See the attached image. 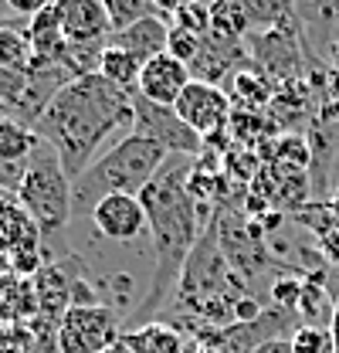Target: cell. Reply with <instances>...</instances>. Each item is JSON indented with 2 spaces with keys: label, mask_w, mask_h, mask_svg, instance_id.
I'll return each mask as SVG.
<instances>
[{
  "label": "cell",
  "mask_w": 339,
  "mask_h": 353,
  "mask_svg": "<svg viewBox=\"0 0 339 353\" xmlns=\"http://www.w3.org/2000/svg\"><path fill=\"white\" fill-rule=\"evenodd\" d=\"M123 130L132 132V95L102 75H82L48 105L34 136L54 150L61 170L75 183L102 157L99 146Z\"/></svg>",
  "instance_id": "2"
},
{
  "label": "cell",
  "mask_w": 339,
  "mask_h": 353,
  "mask_svg": "<svg viewBox=\"0 0 339 353\" xmlns=\"http://www.w3.org/2000/svg\"><path fill=\"white\" fill-rule=\"evenodd\" d=\"M119 343L129 353H183V347H187L183 333L167 319H153L139 330H129V333H123Z\"/></svg>",
  "instance_id": "13"
},
{
  "label": "cell",
  "mask_w": 339,
  "mask_h": 353,
  "mask_svg": "<svg viewBox=\"0 0 339 353\" xmlns=\"http://www.w3.org/2000/svg\"><path fill=\"white\" fill-rule=\"evenodd\" d=\"M292 340V353H336L333 333L329 330H316V326H298Z\"/></svg>",
  "instance_id": "19"
},
{
  "label": "cell",
  "mask_w": 339,
  "mask_h": 353,
  "mask_svg": "<svg viewBox=\"0 0 339 353\" xmlns=\"http://www.w3.org/2000/svg\"><path fill=\"white\" fill-rule=\"evenodd\" d=\"M227 82H231V102H241V105H248V109H258V105L268 99V88L258 85L251 75H245V72H234Z\"/></svg>",
  "instance_id": "20"
},
{
  "label": "cell",
  "mask_w": 339,
  "mask_h": 353,
  "mask_svg": "<svg viewBox=\"0 0 339 353\" xmlns=\"http://www.w3.org/2000/svg\"><path fill=\"white\" fill-rule=\"evenodd\" d=\"M333 343H336V353H339V299H336V316H333Z\"/></svg>",
  "instance_id": "24"
},
{
  "label": "cell",
  "mask_w": 339,
  "mask_h": 353,
  "mask_svg": "<svg viewBox=\"0 0 339 353\" xmlns=\"http://www.w3.org/2000/svg\"><path fill=\"white\" fill-rule=\"evenodd\" d=\"M58 14L68 44H105L112 38V24L102 0H61Z\"/></svg>",
  "instance_id": "11"
},
{
  "label": "cell",
  "mask_w": 339,
  "mask_h": 353,
  "mask_svg": "<svg viewBox=\"0 0 339 353\" xmlns=\"http://www.w3.org/2000/svg\"><path fill=\"white\" fill-rule=\"evenodd\" d=\"M105 3V14H109V24H112V34L129 31L132 24L160 14V3L153 0H102Z\"/></svg>",
  "instance_id": "16"
},
{
  "label": "cell",
  "mask_w": 339,
  "mask_h": 353,
  "mask_svg": "<svg viewBox=\"0 0 339 353\" xmlns=\"http://www.w3.org/2000/svg\"><path fill=\"white\" fill-rule=\"evenodd\" d=\"M85 224L92 228L99 245H112V248H136L143 238H150L146 208L139 197H129V194H112L99 201Z\"/></svg>",
  "instance_id": "7"
},
{
  "label": "cell",
  "mask_w": 339,
  "mask_h": 353,
  "mask_svg": "<svg viewBox=\"0 0 339 353\" xmlns=\"http://www.w3.org/2000/svg\"><path fill=\"white\" fill-rule=\"evenodd\" d=\"M201 41H204V38H197V34H190V31L176 28V24H170V44H167V54H173L176 61H183V65L190 68V65H194V58L201 54Z\"/></svg>",
  "instance_id": "21"
},
{
  "label": "cell",
  "mask_w": 339,
  "mask_h": 353,
  "mask_svg": "<svg viewBox=\"0 0 339 353\" xmlns=\"http://www.w3.org/2000/svg\"><path fill=\"white\" fill-rule=\"evenodd\" d=\"M123 319L109 306H72L58 323L61 353H105L123 340Z\"/></svg>",
  "instance_id": "6"
},
{
  "label": "cell",
  "mask_w": 339,
  "mask_h": 353,
  "mask_svg": "<svg viewBox=\"0 0 339 353\" xmlns=\"http://www.w3.org/2000/svg\"><path fill=\"white\" fill-rule=\"evenodd\" d=\"M31 41H28V24H0V68H28L31 65Z\"/></svg>",
  "instance_id": "17"
},
{
  "label": "cell",
  "mask_w": 339,
  "mask_h": 353,
  "mask_svg": "<svg viewBox=\"0 0 339 353\" xmlns=\"http://www.w3.org/2000/svg\"><path fill=\"white\" fill-rule=\"evenodd\" d=\"M17 204L34 221L41 245L48 252H58L68 241V231L75 224L72 180L61 170V163L48 143H38V150L24 163V174L17 183Z\"/></svg>",
  "instance_id": "4"
},
{
  "label": "cell",
  "mask_w": 339,
  "mask_h": 353,
  "mask_svg": "<svg viewBox=\"0 0 339 353\" xmlns=\"http://www.w3.org/2000/svg\"><path fill=\"white\" fill-rule=\"evenodd\" d=\"M132 132L163 146L167 153L176 157H190V160H201L204 157V136L190 130L173 105H156V102H146L143 95H132Z\"/></svg>",
  "instance_id": "5"
},
{
  "label": "cell",
  "mask_w": 339,
  "mask_h": 353,
  "mask_svg": "<svg viewBox=\"0 0 339 353\" xmlns=\"http://www.w3.org/2000/svg\"><path fill=\"white\" fill-rule=\"evenodd\" d=\"M217 224V241H220V252L227 265L234 268V275L241 282H248L254 275H261L265 265H271V255L268 248L261 245V231L258 224H248L245 214L238 211H220V218L214 221Z\"/></svg>",
  "instance_id": "8"
},
{
  "label": "cell",
  "mask_w": 339,
  "mask_h": 353,
  "mask_svg": "<svg viewBox=\"0 0 339 353\" xmlns=\"http://www.w3.org/2000/svg\"><path fill=\"white\" fill-rule=\"evenodd\" d=\"M38 136L34 130L14 123V119H0V163L7 167H24L31 160V153L38 150Z\"/></svg>",
  "instance_id": "15"
},
{
  "label": "cell",
  "mask_w": 339,
  "mask_h": 353,
  "mask_svg": "<svg viewBox=\"0 0 339 353\" xmlns=\"http://www.w3.org/2000/svg\"><path fill=\"white\" fill-rule=\"evenodd\" d=\"M139 72H143V61L132 58L129 51L112 48V44L102 51L99 75H102L109 85H116V88H123V92H129V95H136V88H139Z\"/></svg>",
  "instance_id": "14"
},
{
  "label": "cell",
  "mask_w": 339,
  "mask_h": 353,
  "mask_svg": "<svg viewBox=\"0 0 339 353\" xmlns=\"http://www.w3.org/2000/svg\"><path fill=\"white\" fill-rule=\"evenodd\" d=\"M190 157H176L170 153V160L163 163V170L153 176V183L139 194L143 208H146V221H150V255H153V272L143 292V303L132 312V319L126 323V330H139L146 323H153L160 312H167L183 265L190 259V252L197 248L201 234L211 228L214 221H204L197 201L190 197V174H194Z\"/></svg>",
  "instance_id": "1"
},
{
  "label": "cell",
  "mask_w": 339,
  "mask_h": 353,
  "mask_svg": "<svg viewBox=\"0 0 339 353\" xmlns=\"http://www.w3.org/2000/svg\"><path fill=\"white\" fill-rule=\"evenodd\" d=\"M173 24L190 31V34H197V38H207L211 34V7H204V3H180L173 10Z\"/></svg>",
  "instance_id": "18"
},
{
  "label": "cell",
  "mask_w": 339,
  "mask_h": 353,
  "mask_svg": "<svg viewBox=\"0 0 339 353\" xmlns=\"http://www.w3.org/2000/svg\"><path fill=\"white\" fill-rule=\"evenodd\" d=\"M170 153L163 146L129 132L123 139H116L88 170H85L75 183H72V208H75V221H85L92 214V208L112 194H129L139 197L153 176L163 170Z\"/></svg>",
  "instance_id": "3"
},
{
  "label": "cell",
  "mask_w": 339,
  "mask_h": 353,
  "mask_svg": "<svg viewBox=\"0 0 339 353\" xmlns=\"http://www.w3.org/2000/svg\"><path fill=\"white\" fill-rule=\"evenodd\" d=\"M190 82H194V75L183 61H176L173 54H156L143 65L136 95H143L146 102H156V105H176Z\"/></svg>",
  "instance_id": "10"
},
{
  "label": "cell",
  "mask_w": 339,
  "mask_h": 353,
  "mask_svg": "<svg viewBox=\"0 0 339 353\" xmlns=\"http://www.w3.org/2000/svg\"><path fill=\"white\" fill-rule=\"evenodd\" d=\"M176 116L204 139L211 136H220V130L231 123V95L220 85H211V82H190L187 92L180 95V102L173 105Z\"/></svg>",
  "instance_id": "9"
},
{
  "label": "cell",
  "mask_w": 339,
  "mask_h": 353,
  "mask_svg": "<svg viewBox=\"0 0 339 353\" xmlns=\"http://www.w3.org/2000/svg\"><path fill=\"white\" fill-rule=\"evenodd\" d=\"M173 10H176V7L160 3V14H153V17H146V21L132 24L129 31L112 34V38H109V44H112V48H123V51H129V54H132V58H139L143 65H146L150 58H156V54H167Z\"/></svg>",
  "instance_id": "12"
},
{
  "label": "cell",
  "mask_w": 339,
  "mask_h": 353,
  "mask_svg": "<svg viewBox=\"0 0 339 353\" xmlns=\"http://www.w3.org/2000/svg\"><path fill=\"white\" fill-rule=\"evenodd\" d=\"M183 353H224L214 340H207V336H194L187 347H183Z\"/></svg>",
  "instance_id": "22"
},
{
  "label": "cell",
  "mask_w": 339,
  "mask_h": 353,
  "mask_svg": "<svg viewBox=\"0 0 339 353\" xmlns=\"http://www.w3.org/2000/svg\"><path fill=\"white\" fill-rule=\"evenodd\" d=\"M254 353H292V340H271V343L258 347Z\"/></svg>",
  "instance_id": "23"
}]
</instances>
